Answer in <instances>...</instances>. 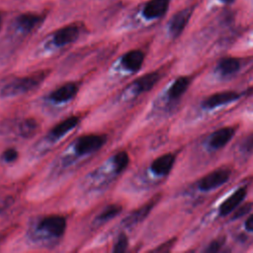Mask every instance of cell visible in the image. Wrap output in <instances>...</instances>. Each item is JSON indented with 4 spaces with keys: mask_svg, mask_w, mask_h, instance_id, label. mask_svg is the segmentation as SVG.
Segmentation results:
<instances>
[{
    "mask_svg": "<svg viewBox=\"0 0 253 253\" xmlns=\"http://www.w3.org/2000/svg\"><path fill=\"white\" fill-rule=\"evenodd\" d=\"M220 246H221L220 240H214V241H212V242L208 246V248L206 249V252H211V253L216 252V251L219 250Z\"/></svg>",
    "mask_w": 253,
    "mask_h": 253,
    "instance_id": "27",
    "label": "cell"
},
{
    "mask_svg": "<svg viewBox=\"0 0 253 253\" xmlns=\"http://www.w3.org/2000/svg\"><path fill=\"white\" fill-rule=\"evenodd\" d=\"M170 0H150L142 9V15L147 20L159 18L165 14Z\"/></svg>",
    "mask_w": 253,
    "mask_h": 253,
    "instance_id": "15",
    "label": "cell"
},
{
    "mask_svg": "<svg viewBox=\"0 0 253 253\" xmlns=\"http://www.w3.org/2000/svg\"><path fill=\"white\" fill-rule=\"evenodd\" d=\"M1 23H2V17H1V14H0V26H1Z\"/></svg>",
    "mask_w": 253,
    "mask_h": 253,
    "instance_id": "30",
    "label": "cell"
},
{
    "mask_svg": "<svg viewBox=\"0 0 253 253\" xmlns=\"http://www.w3.org/2000/svg\"><path fill=\"white\" fill-rule=\"evenodd\" d=\"M81 34V30L76 25H68L55 31L42 46L41 56H47L53 52L64 48L75 42Z\"/></svg>",
    "mask_w": 253,
    "mask_h": 253,
    "instance_id": "11",
    "label": "cell"
},
{
    "mask_svg": "<svg viewBox=\"0 0 253 253\" xmlns=\"http://www.w3.org/2000/svg\"><path fill=\"white\" fill-rule=\"evenodd\" d=\"M16 204V198L11 193L0 192V219H2Z\"/></svg>",
    "mask_w": 253,
    "mask_h": 253,
    "instance_id": "23",
    "label": "cell"
},
{
    "mask_svg": "<svg viewBox=\"0 0 253 253\" xmlns=\"http://www.w3.org/2000/svg\"><path fill=\"white\" fill-rule=\"evenodd\" d=\"M1 239H2V236H0V242H1Z\"/></svg>",
    "mask_w": 253,
    "mask_h": 253,
    "instance_id": "31",
    "label": "cell"
},
{
    "mask_svg": "<svg viewBox=\"0 0 253 253\" xmlns=\"http://www.w3.org/2000/svg\"><path fill=\"white\" fill-rule=\"evenodd\" d=\"M48 76L47 70L13 75L0 81V100L12 101L36 91Z\"/></svg>",
    "mask_w": 253,
    "mask_h": 253,
    "instance_id": "7",
    "label": "cell"
},
{
    "mask_svg": "<svg viewBox=\"0 0 253 253\" xmlns=\"http://www.w3.org/2000/svg\"><path fill=\"white\" fill-rule=\"evenodd\" d=\"M67 219L59 213L41 214L27 225L23 238L27 246L39 250H51L63 239Z\"/></svg>",
    "mask_w": 253,
    "mask_h": 253,
    "instance_id": "3",
    "label": "cell"
},
{
    "mask_svg": "<svg viewBox=\"0 0 253 253\" xmlns=\"http://www.w3.org/2000/svg\"><path fill=\"white\" fill-rule=\"evenodd\" d=\"M80 85L77 81H66L46 92L40 101L41 108L48 114L65 109L77 97Z\"/></svg>",
    "mask_w": 253,
    "mask_h": 253,
    "instance_id": "9",
    "label": "cell"
},
{
    "mask_svg": "<svg viewBox=\"0 0 253 253\" xmlns=\"http://www.w3.org/2000/svg\"><path fill=\"white\" fill-rule=\"evenodd\" d=\"M159 77V73L153 71L145 73L128 83H125L108 101L107 107L102 109V113L114 115L126 110V108L141 95L150 91L158 82Z\"/></svg>",
    "mask_w": 253,
    "mask_h": 253,
    "instance_id": "5",
    "label": "cell"
},
{
    "mask_svg": "<svg viewBox=\"0 0 253 253\" xmlns=\"http://www.w3.org/2000/svg\"><path fill=\"white\" fill-rule=\"evenodd\" d=\"M105 133L89 132L72 138L52 159L39 184V192L49 191L67 180L95 157L106 145Z\"/></svg>",
    "mask_w": 253,
    "mask_h": 253,
    "instance_id": "1",
    "label": "cell"
},
{
    "mask_svg": "<svg viewBox=\"0 0 253 253\" xmlns=\"http://www.w3.org/2000/svg\"><path fill=\"white\" fill-rule=\"evenodd\" d=\"M40 123L32 117L11 119L0 124V137L14 140H28L37 135Z\"/></svg>",
    "mask_w": 253,
    "mask_h": 253,
    "instance_id": "10",
    "label": "cell"
},
{
    "mask_svg": "<svg viewBox=\"0 0 253 253\" xmlns=\"http://www.w3.org/2000/svg\"><path fill=\"white\" fill-rule=\"evenodd\" d=\"M230 177L228 169H217L205 176L199 183V188L203 191H209L224 184Z\"/></svg>",
    "mask_w": 253,
    "mask_h": 253,
    "instance_id": "14",
    "label": "cell"
},
{
    "mask_svg": "<svg viewBox=\"0 0 253 253\" xmlns=\"http://www.w3.org/2000/svg\"><path fill=\"white\" fill-rule=\"evenodd\" d=\"M144 62V53L140 49H129L119 56L101 76L99 91L96 94H105L115 87L126 83V79L137 73Z\"/></svg>",
    "mask_w": 253,
    "mask_h": 253,
    "instance_id": "4",
    "label": "cell"
},
{
    "mask_svg": "<svg viewBox=\"0 0 253 253\" xmlns=\"http://www.w3.org/2000/svg\"><path fill=\"white\" fill-rule=\"evenodd\" d=\"M241 149L243 151H251L253 149V133L249 135L241 144Z\"/></svg>",
    "mask_w": 253,
    "mask_h": 253,
    "instance_id": "25",
    "label": "cell"
},
{
    "mask_svg": "<svg viewBox=\"0 0 253 253\" xmlns=\"http://www.w3.org/2000/svg\"><path fill=\"white\" fill-rule=\"evenodd\" d=\"M79 125L80 118L75 115L57 122L32 144L29 149L30 160L38 161L46 156L66 140L76 130Z\"/></svg>",
    "mask_w": 253,
    "mask_h": 253,
    "instance_id": "6",
    "label": "cell"
},
{
    "mask_svg": "<svg viewBox=\"0 0 253 253\" xmlns=\"http://www.w3.org/2000/svg\"><path fill=\"white\" fill-rule=\"evenodd\" d=\"M234 128L233 127H222L217 129L212 133L210 138V145L212 148H220L224 146L233 136Z\"/></svg>",
    "mask_w": 253,
    "mask_h": 253,
    "instance_id": "20",
    "label": "cell"
},
{
    "mask_svg": "<svg viewBox=\"0 0 253 253\" xmlns=\"http://www.w3.org/2000/svg\"><path fill=\"white\" fill-rule=\"evenodd\" d=\"M130 158L126 150H118L90 169L77 183L75 196L79 203L93 201L106 193L126 172Z\"/></svg>",
    "mask_w": 253,
    "mask_h": 253,
    "instance_id": "2",
    "label": "cell"
},
{
    "mask_svg": "<svg viewBox=\"0 0 253 253\" xmlns=\"http://www.w3.org/2000/svg\"><path fill=\"white\" fill-rule=\"evenodd\" d=\"M190 16H191L190 9H184L174 15V17L172 18L169 24V33L173 38L178 37L182 33V31L184 30L185 26L188 23Z\"/></svg>",
    "mask_w": 253,
    "mask_h": 253,
    "instance_id": "17",
    "label": "cell"
},
{
    "mask_svg": "<svg viewBox=\"0 0 253 253\" xmlns=\"http://www.w3.org/2000/svg\"><path fill=\"white\" fill-rule=\"evenodd\" d=\"M245 228L248 231H253V213L247 218V220L245 222Z\"/></svg>",
    "mask_w": 253,
    "mask_h": 253,
    "instance_id": "28",
    "label": "cell"
},
{
    "mask_svg": "<svg viewBox=\"0 0 253 253\" xmlns=\"http://www.w3.org/2000/svg\"><path fill=\"white\" fill-rule=\"evenodd\" d=\"M240 62L237 58L234 57H224L219 60L217 68L222 75H228L234 73L239 69Z\"/></svg>",
    "mask_w": 253,
    "mask_h": 253,
    "instance_id": "22",
    "label": "cell"
},
{
    "mask_svg": "<svg viewBox=\"0 0 253 253\" xmlns=\"http://www.w3.org/2000/svg\"><path fill=\"white\" fill-rule=\"evenodd\" d=\"M175 156L172 153H165L156 157L148 166L147 171L155 177L167 175L173 167Z\"/></svg>",
    "mask_w": 253,
    "mask_h": 253,
    "instance_id": "13",
    "label": "cell"
},
{
    "mask_svg": "<svg viewBox=\"0 0 253 253\" xmlns=\"http://www.w3.org/2000/svg\"><path fill=\"white\" fill-rule=\"evenodd\" d=\"M156 201L157 199L154 198L148 203L131 211L130 212L124 214L116 223L111 225L106 231H104L100 235L97 243L102 244L105 242L112 241L113 239L119 236H127V233L129 231H131L134 227H136L140 222H142L146 218V216L154 207Z\"/></svg>",
    "mask_w": 253,
    "mask_h": 253,
    "instance_id": "8",
    "label": "cell"
},
{
    "mask_svg": "<svg viewBox=\"0 0 253 253\" xmlns=\"http://www.w3.org/2000/svg\"><path fill=\"white\" fill-rule=\"evenodd\" d=\"M223 2H226V3H228V2H231V1H233V0H222Z\"/></svg>",
    "mask_w": 253,
    "mask_h": 253,
    "instance_id": "29",
    "label": "cell"
},
{
    "mask_svg": "<svg viewBox=\"0 0 253 253\" xmlns=\"http://www.w3.org/2000/svg\"><path fill=\"white\" fill-rule=\"evenodd\" d=\"M19 151L14 147H8L0 153V163L3 165H12L18 161Z\"/></svg>",
    "mask_w": 253,
    "mask_h": 253,
    "instance_id": "24",
    "label": "cell"
},
{
    "mask_svg": "<svg viewBox=\"0 0 253 253\" xmlns=\"http://www.w3.org/2000/svg\"><path fill=\"white\" fill-rule=\"evenodd\" d=\"M250 210H251V204H246L245 206L240 207V208L237 209V211H235V213H234V215H233V218L240 217V216L244 215V214L247 213Z\"/></svg>",
    "mask_w": 253,
    "mask_h": 253,
    "instance_id": "26",
    "label": "cell"
},
{
    "mask_svg": "<svg viewBox=\"0 0 253 253\" xmlns=\"http://www.w3.org/2000/svg\"><path fill=\"white\" fill-rule=\"evenodd\" d=\"M238 97H239V94L234 92V91L219 92V93L212 94L211 96L207 98L204 101L203 105L206 108L211 109V108H215V107H218L220 105H224V104H227L229 102H232V101L236 100Z\"/></svg>",
    "mask_w": 253,
    "mask_h": 253,
    "instance_id": "16",
    "label": "cell"
},
{
    "mask_svg": "<svg viewBox=\"0 0 253 253\" xmlns=\"http://www.w3.org/2000/svg\"><path fill=\"white\" fill-rule=\"evenodd\" d=\"M188 85H189V79L187 77L177 78L166 91L167 99L170 101L178 99L186 91Z\"/></svg>",
    "mask_w": 253,
    "mask_h": 253,
    "instance_id": "21",
    "label": "cell"
},
{
    "mask_svg": "<svg viewBox=\"0 0 253 253\" xmlns=\"http://www.w3.org/2000/svg\"><path fill=\"white\" fill-rule=\"evenodd\" d=\"M246 196V189L240 188L235 191L231 196H229L219 207V214L220 215H227L230 213L244 199Z\"/></svg>",
    "mask_w": 253,
    "mask_h": 253,
    "instance_id": "19",
    "label": "cell"
},
{
    "mask_svg": "<svg viewBox=\"0 0 253 253\" xmlns=\"http://www.w3.org/2000/svg\"><path fill=\"white\" fill-rule=\"evenodd\" d=\"M42 21V17L35 13H25L20 15L16 20V26L22 32L28 34L36 29Z\"/></svg>",
    "mask_w": 253,
    "mask_h": 253,
    "instance_id": "18",
    "label": "cell"
},
{
    "mask_svg": "<svg viewBox=\"0 0 253 253\" xmlns=\"http://www.w3.org/2000/svg\"><path fill=\"white\" fill-rule=\"evenodd\" d=\"M123 211L124 207L120 204L114 203L104 206L99 210L98 212H96V214L90 220V228H92L93 230L100 229L101 227L120 217Z\"/></svg>",
    "mask_w": 253,
    "mask_h": 253,
    "instance_id": "12",
    "label": "cell"
}]
</instances>
